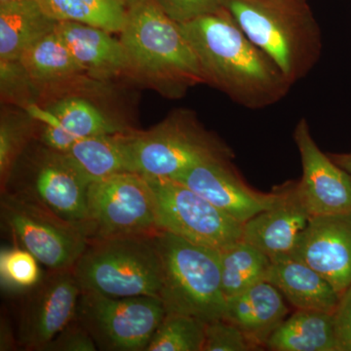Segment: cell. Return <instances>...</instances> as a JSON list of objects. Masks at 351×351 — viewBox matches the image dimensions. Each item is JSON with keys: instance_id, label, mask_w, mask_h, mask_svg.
Returning <instances> with one entry per match:
<instances>
[{"instance_id": "cell-1", "label": "cell", "mask_w": 351, "mask_h": 351, "mask_svg": "<svg viewBox=\"0 0 351 351\" xmlns=\"http://www.w3.org/2000/svg\"><path fill=\"white\" fill-rule=\"evenodd\" d=\"M180 25L199 61L205 83L239 105L258 110L287 95L292 84L226 9Z\"/></svg>"}, {"instance_id": "cell-2", "label": "cell", "mask_w": 351, "mask_h": 351, "mask_svg": "<svg viewBox=\"0 0 351 351\" xmlns=\"http://www.w3.org/2000/svg\"><path fill=\"white\" fill-rule=\"evenodd\" d=\"M120 40L128 62V78L170 99L205 83L199 61L181 25L154 3L129 7Z\"/></svg>"}, {"instance_id": "cell-3", "label": "cell", "mask_w": 351, "mask_h": 351, "mask_svg": "<svg viewBox=\"0 0 351 351\" xmlns=\"http://www.w3.org/2000/svg\"><path fill=\"white\" fill-rule=\"evenodd\" d=\"M223 7L291 84L317 64L319 25L306 0H223Z\"/></svg>"}, {"instance_id": "cell-4", "label": "cell", "mask_w": 351, "mask_h": 351, "mask_svg": "<svg viewBox=\"0 0 351 351\" xmlns=\"http://www.w3.org/2000/svg\"><path fill=\"white\" fill-rule=\"evenodd\" d=\"M156 239L163 269L159 298L166 313L193 316L205 324L221 319L226 298L219 251L167 232Z\"/></svg>"}, {"instance_id": "cell-5", "label": "cell", "mask_w": 351, "mask_h": 351, "mask_svg": "<svg viewBox=\"0 0 351 351\" xmlns=\"http://www.w3.org/2000/svg\"><path fill=\"white\" fill-rule=\"evenodd\" d=\"M156 235L89 241L73 269L82 292L114 298L159 297L163 269Z\"/></svg>"}, {"instance_id": "cell-6", "label": "cell", "mask_w": 351, "mask_h": 351, "mask_svg": "<svg viewBox=\"0 0 351 351\" xmlns=\"http://www.w3.org/2000/svg\"><path fill=\"white\" fill-rule=\"evenodd\" d=\"M129 147L134 172L173 179L208 161L232 159V151L207 131L195 113L178 110L149 130H132Z\"/></svg>"}, {"instance_id": "cell-7", "label": "cell", "mask_w": 351, "mask_h": 351, "mask_svg": "<svg viewBox=\"0 0 351 351\" xmlns=\"http://www.w3.org/2000/svg\"><path fill=\"white\" fill-rule=\"evenodd\" d=\"M89 186L90 182L66 152L34 140L14 165L1 193H10L82 226L88 235Z\"/></svg>"}, {"instance_id": "cell-8", "label": "cell", "mask_w": 351, "mask_h": 351, "mask_svg": "<svg viewBox=\"0 0 351 351\" xmlns=\"http://www.w3.org/2000/svg\"><path fill=\"white\" fill-rule=\"evenodd\" d=\"M165 314L159 297L114 298L82 292L75 319L99 350L145 351Z\"/></svg>"}, {"instance_id": "cell-9", "label": "cell", "mask_w": 351, "mask_h": 351, "mask_svg": "<svg viewBox=\"0 0 351 351\" xmlns=\"http://www.w3.org/2000/svg\"><path fill=\"white\" fill-rule=\"evenodd\" d=\"M1 230L48 270L73 269L86 249L84 228L10 193H1Z\"/></svg>"}, {"instance_id": "cell-10", "label": "cell", "mask_w": 351, "mask_h": 351, "mask_svg": "<svg viewBox=\"0 0 351 351\" xmlns=\"http://www.w3.org/2000/svg\"><path fill=\"white\" fill-rule=\"evenodd\" d=\"M87 205L89 241L161 232L154 193L147 178L138 173H119L91 182Z\"/></svg>"}, {"instance_id": "cell-11", "label": "cell", "mask_w": 351, "mask_h": 351, "mask_svg": "<svg viewBox=\"0 0 351 351\" xmlns=\"http://www.w3.org/2000/svg\"><path fill=\"white\" fill-rule=\"evenodd\" d=\"M145 178L154 193L161 232L217 250L241 239L243 223L186 184L172 179Z\"/></svg>"}, {"instance_id": "cell-12", "label": "cell", "mask_w": 351, "mask_h": 351, "mask_svg": "<svg viewBox=\"0 0 351 351\" xmlns=\"http://www.w3.org/2000/svg\"><path fill=\"white\" fill-rule=\"evenodd\" d=\"M82 292L73 269L46 270L36 285L23 292L18 348L40 351L75 320Z\"/></svg>"}, {"instance_id": "cell-13", "label": "cell", "mask_w": 351, "mask_h": 351, "mask_svg": "<svg viewBox=\"0 0 351 351\" xmlns=\"http://www.w3.org/2000/svg\"><path fill=\"white\" fill-rule=\"evenodd\" d=\"M25 112L36 120V141L59 152H66L82 138L134 130L77 90L56 95L44 106L34 104Z\"/></svg>"}, {"instance_id": "cell-14", "label": "cell", "mask_w": 351, "mask_h": 351, "mask_svg": "<svg viewBox=\"0 0 351 351\" xmlns=\"http://www.w3.org/2000/svg\"><path fill=\"white\" fill-rule=\"evenodd\" d=\"M289 256L306 263L343 295L351 286V211L311 217Z\"/></svg>"}, {"instance_id": "cell-15", "label": "cell", "mask_w": 351, "mask_h": 351, "mask_svg": "<svg viewBox=\"0 0 351 351\" xmlns=\"http://www.w3.org/2000/svg\"><path fill=\"white\" fill-rule=\"evenodd\" d=\"M294 140L302 166L298 186L311 216L351 211V176L321 151L306 119L295 126Z\"/></svg>"}, {"instance_id": "cell-16", "label": "cell", "mask_w": 351, "mask_h": 351, "mask_svg": "<svg viewBox=\"0 0 351 351\" xmlns=\"http://www.w3.org/2000/svg\"><path fill=\"white\" fill-rule=\"evenodd\" d=\"M172 180L186 184L242 223L274 206L278 197L276 189L270 193L251 189L233 167L232 159L199 164Z\"/></svg>"}, {"instance_id": "cell-17", "label": "cell", "mask_w": 351, "mask_h": 351, "mask_svg": "<svg viewBox=\"0 0 351 351\" xmlns=\"http://www.w3.org/2000/svg\"><path fill=\"white\" fill-rule=\"evenodd\" d=\"M276 189L278 197L274 206L244 223L241 237L270 260L292 253L299 235L311 218L298 182H285Z\"/></svg>"}, {"instance_id": "cell-18", "label": "cell", "mask_w": 351, "mask_h": 351, "mask_svg": "<svg viewBox=\"0 0 351 351\" xmlns=\"http://www.w3.org/2000/svg\"><path fill=\"white\" fill-rule=\"evenodd\" d=\"M19 61L38 88L39 98L89 86L95 82L85 73L56 29L32 44Z\"/></svg>"}, {"instance_id": "cell-19", "label": "cell", "mask_w": 351, "mask_h": 351, "mask_svg": "<svg viewBox=\"0 0 351 351\" xmlns=\"http://www.w3.org/2000/svg\"><path fill=\"white\" fill-rule=\"evenodd\" d=\"M56 32L89 77L101 82L128 78L123 44L112 32L75 22L58 23Z\"/></svg>"}, {"instance_id": "cell-20", "label": "cell", "mask_w": 351, "mask_h": 351, "mask_svg": "<svg viewBox=\"0 0 351 351\" xmlns=\"http://www.w3.org/2000/svg\"><path fill=\"white\" fill-rule=\"evenodd\" d=\"M287 314L280 291L263 281L228 298L223 318L239 327L257 350L267 345L269 337L282 324Z\"/></svg>"}, {"instance_id": "cell-21", "label": "cell", "mask_w": 351, "mask_h": 351, "mask_svg": "<svg viewBox=\"0 0 351 351\" xmlns=\"http://www.w3.org/2000/svg\"><path fill=\"white\" fill-rule=\"evenodd\" d=\"M267 281L297 309L332 314L341 298L324 277L291 256L271 260Z\"/></svg>"}, {"instance_id": "cell-22", "label": "cell", "mask_w": 351, "mask_h": 351, "mask_svg": "<svg viewBox=\"0 0 351 351\" xmlns=\"http://www.w3.org/2000/svg\"><path fill=\"white\" fill-rule=\"evenodd\" d=\"M38 0L0 5V61H19L32 44L56 29Z\"/></svg>"}, {"instance_id": "cell-23", "label": "cell", "mask_w": 351, "mask_h": 351, "mask_svg": "<svg viewBox=\"0 0 351 351\" xmlns=\"http://www.w3.org/2000/svg\"><path fill=\"white\" fill-rule=\"evenodd\" d=\"M130 132L82 138L66 154L90 184L119 173L134 172L129 147Z\"/></svg>"}, {"instance_id": "cell-24", "label": "cell", "mask_w": 351, "mask_h": 351, "mask_svg": "<svg viewBox=\"0 0 351 351\" xmlns=\"http://www.w3.org/2000/svg\"><path fill=\"white\" fill-rule=\"evenodd\" d=\"M265 348L274 351H339L332 314L298 309L272 332Z\"/></svg>"}, {"instance_id": "cell-25", "label": "cell", "mask_w": 351, "mask_h": 351, "mask_svg": "<svg viewBox=\"0 0 351 351\" xmlns=\"http://www.w3.org/2000/svg\"><path fill=\"white\" fill-rule=\"evenodd\" d=\"M218 251L226 299L267 280L271 260L256 247L240 239Z\"/></svg>"}, {"instance_id": "cell-26", "label": "cell", "mask_w": 351, "mask_h": 351, "mask_svg": "<svg viewBox=\"0 0 351 351\" xmlns=\"http://www.w3.org/2000/svg\"><path fill=\"white\" fill-rule=\"evenodd\" d=\"M57 22H75L120 34L125 25L128 7L121 0H38Z\"/></svg>"}, {"instance_id": "cell-27", "label": "cell", "mask_w": 351, "mask_h": 351, "mask_svg": "<svg viewBox=\"0 0 351 351\" xmlns=\"http://www.w3.org/2000/svg\"><path fill=\"white\" fill-rule=\"evenodd\" d=\"M205 323L184 314L166 313L145 351H203Z\"/></svg>"}, {"instance_id": "cell-28", "label": "cell", "mask_w": 351, "mask_h": 351, "mask_svg": "<svg viewBox=\"0 0 351 351\" xmlns=\"http://www.w3.org/2000/svg\"><path fill=\"white\" fill-rule=\"evenodd\" d=\"M36 122L29 112H5L0 120V182L5 184L14 165L32 141Z\"/></svg>"}, {"instance_id": "cell-29", "label": "cell", "mask_w": 351, "mask_h": 351, "mask_svg": "<svg viewBox=\"0 0 351 351\" xmlns=\"http://www.w3.org/2000/svg\"><path fill=\"white\" fill-rule=\"evenodd\" d=\"M38 263L32 254L20 247L2 250L0 257L2 287L12 293L25 292L34 287L43 276Z\"/></svg>"}, {"instance_id": "cell-30", "label": "cell", "mask_w": 351, "mask_h": 351, "mask_svg": "<svg viewBox=\"0 0 351 351\" xmlns=\"http://www.w3.org/2000/svg\"><path fill=\"white\" fill-rule=\"evenodd\" d=\"M1 96L27 110L38 103L39 92L20 61H0Z\"/></svg>"}, {"instance_id": "cell-31", "label": "cell", "mask_w": 351, "mask_h": 351, "mask_svg": "<svg viewBox=\"0 0 351 351\" xmlns=\"http://www.w3.org/2000/svg\"><path fill=\"white\" fill-rule=\"evenodd\" d=\"M256 350L239 328L223 318L205 324L203 351H249Z\"/></svg>"}, {"instance_id": "cell-32", "label": "cell", "mask_w": 351, "mask_h": 351, "mask_svg": "<svg viewBox=\"0 0 351 351\" xmlns=\"http://www.w3.org/2000/svg\"><path fill=\"white\" fill-rule=\"evenodd\" d=\"M164 13L179 23L189 22L201 16L223 9V0H154Z\"/></svg>"}, {"instance_id": "cell-33", "label": "cell", "mask_w": 351, "mask_h": 351, "mask_svg": "<svg viewBox=\"0 0 351 351\" xmlns=\"http://www.w3.org/2000/svg\"><path fill=\"white\" fill-rule=\"evenodd\" d=\"M94 339L84 327L75 319L63 331L41 348L40 351H96Z\"/></svg>"}, {"instance_id": "cell-34", "label": "cell", "mask_w": 351, "mask_h": 351, "mask_svg": "<svg viewBox=\"0 0 351 351\" xmlns=\"http://www.w3.org/2000/svg\"><path fill=\"white\" fill-rule=\"evenodd\" d=\"M332 318L339 351H351V286L339 298Z\"/></svg>"}, {"instance_id": "cell-35", "label": "cell", "mask_w": 351, "mask_h": 351, "mask_svg": "<svg viewBox=\"0 0 351 351\" xmlns=\"http://www.w3.org/2000/svg\"><path fill=\"white\" fill-rule=\"evenodd\" d=\"M329 156L335 163L338 164L339 167L343 168L351 175V152L343 154H329Z\"/></svg>"}, {"instance_id": "cell-36", "label": "cell", "mask_w": 351, "mask_h": 351, "mask_svg": "<svg viewBox=\"0 0 351 351\" xmlns=\"http://www.w3.org/2000/svg\"><path fill=\"white\" fill-rule=\"evenodd\" d=\"M121 1L129 8V7L133 5V4L137 3V2L141 1V0H121Z\"/></svg>"}, {"instance_id": "cell-37", "label": "cell", "mask_w": 351, "mask_h": 351, "mask_svg": "<svg viewBox=\"0 0 351 351\" xmlns=\"http://www.w3.org/2000/svg\"><path fill=\"white\" fill-rule=\"evenodd\" d=\"M23 1V0H0V5H4V4L15 3V2Z\"/></svg>"}]
</instances>
